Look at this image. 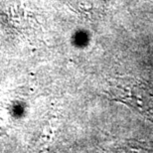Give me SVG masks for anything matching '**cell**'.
<instances>
[{"mask_svg": "<svg viewBox=\"0 0 153 153\" xmlns=\"http://www.w3.org/2000/svg\"><path fill=\"white\" fill-rule=\"evenodd\" d=\"M112 100L126 103L144 115L153 116V88L146 82L130 79L114 88Z\"/></svg>", "mask_w": 153, "mask_h": 153, "instance_id": "1", "label": "cell"}]
</instances>
